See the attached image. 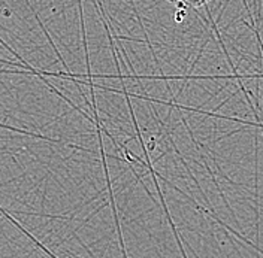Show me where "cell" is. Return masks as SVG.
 <instances>
[{"instance_id":"6da1fadb","label":"cell","mask_w":263,"mask_h":258,"mask_svg":"<svg viewBox=\"0 0 263 258\" xmlns=\"http://www.w3.org/2000/svg\"><path fill=\"white\" fill-rule=\"evenodd\" d=\"M166 2L174 5V6H177L181 11L197 9V8H202V6L210 3V0H166Z\"/></svg>"}]
</instances>
